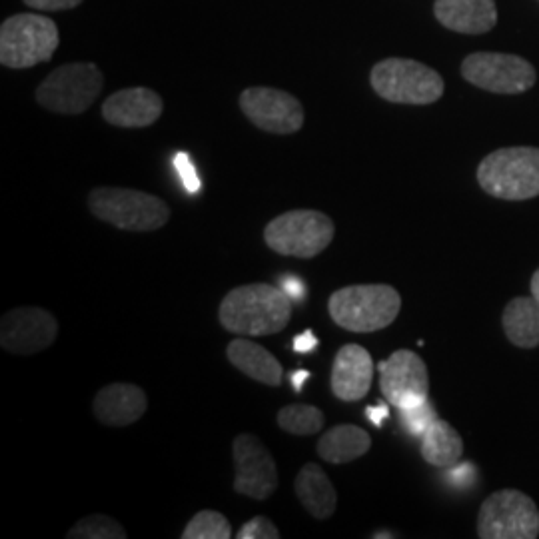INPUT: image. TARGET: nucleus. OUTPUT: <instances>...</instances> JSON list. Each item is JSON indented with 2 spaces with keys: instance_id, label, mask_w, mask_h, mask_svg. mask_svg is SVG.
Listing matches in <instances>:
<instances>
[{
  "instance_id": "33",
  "label": "nucleus",
  "mask_w": 539,
  "mask_h": 539,
  "mask_svg": "<svg viewBox=\"0 0 539 539\" xmlns=\"http://www.w3.org/2000/svg\"><path fill=\"white\" fill-rule=\"evenodd\" d=\"M316 346H318V340H316V336H314L310 330L304 332L302 336H298V338L294 340V350L300 352V354H308V352H312Z\"/></svg>"
},
{
  "instance_id": "17",
  "label": "nucleus",
  "mask_w": 539,
  "mask_h": 539,
  "mask_svg": "<svg viewBox=\"0 0 539 539\" xmlns=\"http://www.w3.org/2000/svg\"><path fill=\"white\" fill-rule=\"evenodd\" d=\"M148 408V398L142 388L134 384H110L104 386L92 404L94 416L100 424L112 428H124L136 424Z\"/></svg>"
},
{
  "instance_id": "15",
  "label": "nucleus",
  "mask_w": 539,
  "mask_h": 539,
  "mask_svg": "<svg viewBox=\"0 0 539 539\" xmlns=\"http://www.w3.org/2000/svg\"><path fill=\"white\" fill-rule=\"evenodd\" d=\"M164 110V100L158 92L134 86L110 94L102 104V116L108 124L118 128H146L152 126Z\"/></svg>"
},
{
  "instance_id": "5",
  "label": "nucleus",
  "mask_w": 539,
  "mask_h": 539,
  "mask_svg": "<svg viewBox=\"0 0 539 539\" xmlns=\"http://www.w3.org/2000/svg\"><path fill=\"white\" fill-rule=\"evenodd\" d=\"M374 92L394 104L426 106L444 96L446 84L440 72L412 58H384L370 72Z\"/></svg>"
},
{
  "instance_id": "16",
  "label": "nucleus",
  "mask_w": 539,
  "mask_h": 539,
  "mask_svg": "<svg viewBox=\"0 0 539 539\" xmlns=\"http://www.w3.org/2000/svg\"><path fill=\"white\" fill-rule=\"evenodd\" d=\"M374 382V360L358 344L338 350L332 366V392L342 402H360L368 396Z\"/></svg>"
},
{
  "instance_id": "6",
  "label": "nucleus",
  "mask_w": 539,
  "mask_h": 539,
  "mask_svg": "<svg viewBox=\"0 0 539 539\" xmlns=\"http://www.w3.org/2000/svg\"><path fill=\"white\" fill-rule=\"evenodd\" d=\"M60 44L52 18L34 12L8 16L0 26V64L6 68H32L48 62Z\"/></svg>"
},
{
  "instance_id": "7",
  "label": "nucleus",
  "mask_w": 539,
  "mask_h": 539,
  "mask_svg": "<svg viewBox=\"0 0 539 539\" xmlns=\"http://www.w3.org/2000/svg\"><path fill=\"white\" fill-rule=\"evenodd\" d=\"M334 220L320 210H290L264 228V242L280 256L310 260L334 240Z\"/></svg>"
},
{
  "instance_id": "20",
  "label": "nucleus",
  "mask_w": 539,
  "mask_h": 539,
  "mask_svg": "<svg viewBox=\"0 0 539 539\" xmlns=\"http://www.w3.org/2000/svg\"><path fill=\"white\" fill-rule=\"evenodd\" d=\"M294 492L312 518L328 520L334 516L338 506V494L320 466L306 464L296 476Z\"/></svg>"
},
{
  "instance_id": "25",
  "label": "nucleus",
  "mask_w": 539,
  "mask_h": 539,
  "mask_svg": "<svg viewBox=\"0 0 539 539\" xmlns=\"http://www.w3.org/2000/svg\"><path fill=\"white\" fill-rule=\"evenodd\" d=\"M232 528L226 516L214 510L198 512L184 528L182 539H230Z\"/></svg>"
},
{
  "instance_id": "19",
  "label": "nucleus",
  "mask_w": 539,
  "mask_h": 539,
  "mask_svg": "<svg viewBox=\"0 0 539 539\" xmlns=\"http://www.w3.org/2000/svg\"><path fill=\"white\" fill-rule=\"evenodd\" d=\"M226 356L230 364L238 368L242 374H246L248 378L270 388H278L282 384L284 370L280 362L260 344L252 340H244V338L232 340L226 348Z\"/></svg>"
},
{
  "instance_id": "14",
  "label": "nucleus",
  "mask_w": 539,
  "mask_h": 539,
  "mask_svg": "<svg viewBox=\"0 0 539 539\" xmlns=\"http://www.w3.org/2000/svg\"><path fill=\"white\" fill-rule=\"evenodd\" d=\"M58 334L56 318L36 306H20L2 316L0 346L14 356H32L54 344Z\"/></svg>"
},
{
  "instance_id": "22",
  "label": "nucleus",
  "mask_w": 539,
  "mask_h": 539,
  "mask_svg": "<svg viewBox=\"0 0 539 539\" xmlns=\"http://www.w3.org/2000/svg\"><path fill=\"white\" fill-rule=\"evenodd\" d=\"M508 340L524 350L539 346V302L534 296H522L508 302L502 316Z\"/></svg>"
},
{
  "instance_id": "28",
  "label": "nucleus",
  "mask_w": 539,
  "mask_h": 539,
  "mask_svg": "<svg viewBox=\"0 0 539 539\" xmlns=\"http://www.w3.org/2000/svg\"><path fill=\"white\" fill-rule=\"evenodd\" d=\"M280 538V530L264 516H256L252 518L248 524H244L240 528V532L236 534V539H278Z\"/></svg>"
},
{
  "instance_id": "2",
  "label": "nucleus",
  "mask_w": 539,
  "mask_h": 539,
  "mask_svg": "<svg viewBox=\"0 0 539 539\" xmlns=\"http://www.w3.org/2000/svg\"><path fill=\"white\" fill-rule=\"evenodd\" d=\"M402 310V296L388 284H360L336 290L330 296L332 320L354 334H372L394 324Z\"/></svg>"
},
{
  "instance_id": "29",
  "label": "nucleus",
  "mask_w": 539,
  "mask_h": 539,
  "mask_svg": "<svg viewBox=\"0 0 539 539\" xmlns=\"http://www.w3.org/2000/svg\"><path fill=\"white\" fill-rule=\"evenodd\" d=\"M84 0H24L26 6L34 10H46V12H58V10H72L80 6Z\"/></svg>"
},
{
  "instance_id": "34",
  "label": "nucleus",
  "mask_w": 539,
  "mask_h": 539,
  "mask_svg": "<svg viewBox=\"0 0 539 539\" xmlns=\"http://www.w3.org/2000/svg\"><path fill=\"white\" fill-rule=\"evenodd\" d=\"M310 378V372H306V370H300V372H296L294 376H292V384H294V390L296 392H302V386H304V382Z\"/></svg>"
},
{
  "instance_id": "9",
  "label": "nucleus",
  "mask_w": 539,
  "mask_h": 539,
  "mask_svg": "<svg viewBox=\"0 0 539 539\" xmlns=\"http://www.w3.org/2000/svg\"><path fill=\"white\" fill-rule=\"evenodd\" d=\"M478 538L538 539L536 502L518 490H500L492 494L478 512Z\"/></svg>"
},
{
  "instance_id": "3",
  "label": "nucleus",
  "mask_w": 539,
  "mask_h": 539,
  "mask_svg": "<svg viewBox=\"0 0 539 539\" xmlns=\"http://www.w3.org/2000/svg\"><path fill=\"white\" fill-rule=\"evenodd\" d=\"M482 190L494 198L522 202L539 196V148L508 146L488 154L478 166Z\"/></svg>"
},
{
  "instance_id": "12",
  "label": "nucleus",
  "mask_w": 539,
  "mask_h": 539,
  "mask_svg": "<svg viewBox=\"0 0 539 539\" xmlns=\"http://www.w3.org/2000/svg\"><path fill=\"white\" fill-rule=\"evenodd\" d=\"M380 390L388 404L398 410L420 406L430 394V376L426 362L410 352L398 350L388 360L378 364Z\"/></svg>"
},
{
  "instance_id": "27",
  "label": "nucleus",
  "mask_w": 539,
  "mask_h": 539,
  "mask_svg": "<svg viewBox=\"0 0 539 539\" xmlns=\"http://www.w3.org/2000/svg\"><path fill=\"white\" fill-rule=\"evenodd\" d=\"M400 418H402L404 428L412 436L422 438L426 434V430L432 426V422L438 420V414H436V408L430 404V400H426L420 406H414V408H408V410H400Z\"/></svg>"
},
{
  "instance_id": "35",
  "label": "nucleus",
  "mask_w": 539,
  "mask_h": 539,
  "mask_svg": "<svg viewBox=\"0 0 539 539\" xmlns=\"http://www.w3.org/2000/svg\"><path fill=\"white\" fill-rule=\"evenodd\" d=\"M532 296L539 302V268L536 270V274L532 276Z\"/></svg>"
},
{
  "instance_id": "11",
  "label": "nucleus",
  "mask_w": 539,
  "mask_h": 539,
  "mask_svg": "<svg viewBox=\"0 0 539 539\" xmlns=\"http://www.w3.org/2000/svg\"><path fill=\"white\" fill-rule=\"evenodd\" d=\"M240 110L260 130L270 134H294L304 126L302 102L286 90L252 86L240 94Z\"/></svg>"
},
{
  "instance_id": "30",
  "label": "nucleus",
  "mask_w": 539,
  "mask_h": 539,
  "mask_svg": "<svg viewBox=\"0 0 539 539\" xmlns=\"http://www.w3.org/2000/svg\"><path fill=\"white\" fill-rule=\"evenodd\" d=\"M176 166H178V170H180V174H182V178H184L188 190H190V192H196L200 184H198L196 174H194V170H192V166H190V162H188V156H186V154H178V156H176Z\"/></svg>"
},
{
  "instance_id": "8",
  "label": "nucleus",
  "mask_w": 539,
  "mask_h": 539,
  "mask_svg": "<svg viewBox=\"0 0 539 539\" xmlns=\"http://www.w3.org/2000/svg\"><path fill=\"white\" fill-rule=\"evenodd\" d=\"M104 88V74L92 62H70L52 70L36 88V102L56 114H82Z\"/></svg>"
},
{
  "instance_id": "32",
  "label": "nucleus",
  "mask_w": 539,
  "mask_h": 539,
  "mask_svg": "<svg viewBox=\"0 0 539 539\" xmlns=\"http://www.w3.org/2000/svg\"><path fill=\"white\" fill-rule=\"evenodd\" d=\"M366 416H368V420L374 424V426H382L384 424V420H388V416H390V408H388V404H376V406H370L368 410H366Z\"/></svg>"
},
{
  "instance_id": "23",
  "label": "nucleus",
  "mask_w": 539,
  "mask_h": 539,
  "mask_svg": "<svg viewBox=\"0 0 539 539\" xmlns=\"http://www.w3.org/2000/svg\"><path fill=\"white\" fill-rule=\"evenodd\" d=\"M464 456L462 436L446 422L434 420L422 436V458L434 468H456Z\"/></svg>"
},
{
  "instance_id": "18",
  "label": "nucleus",
  "mask_w": 539,
  "mask_h": 539,
  "mask_svg": "<svg viewBox=\"0 0 539 539\" xmlns=\"http://www.w3.org/2000/svg\"><path fill=\"white\" fill-rule=\"evenodd\" d=\"M434 14L442 26L460 34H484L498 24L496 0H436Z\"/></svg>"
},
{
  "instance_id": "21",
  "label": "nucleus",
  "mask_w": 539,
  "mask_h": 539,
  "mask_svg": "<svg viewBox=\"0 0 539 539\" xmlns=\"http://www.w3.org/2000/svg\"><path fill=\"white\" fill-rule=\"evenodd\" d=\"M372 448V438L366 430L354 424L330 428L318 442V456L328 464H348L366 456Z\"/></svg>"
},
{
  "instance_id": "31",
  "label": "nucleus",
  "mask_w": 539,
  "mask_h": 539,
  "mask_svg": "<svg viewBox=\"0 0 539 539\" xmlns=\"http://www.w3.org/2000/svg\"><path fill=\"white\" fill-rule=\"evenodd\" d=\"M280 288L292 298V300H302L304 298V292H306V288H304V284L298 280V278H282L280 280Z\"/></svg>"
},
{
  "instance_id": "10",
  "label": "nucleus",
  "mask_w": 539,
  "mask_h": 539,
  "mask_svg": "<svg viewBox=\"0 0 539 539\" xmlns=\"http://www.w3.org/2000/svg\"><path fill=\"white\" fill-rule=\"evenodd\" d=\"M460 70L470 84L494 94H522L538 80L530 60L504 52H474L464 58Z\"/></svg>"
},
{
  "instance_id": "36",
  "label": "nucleus",
  "mask_w": 539,
  "mask_h": 539,
  "mask_svg": "<svg viewBox=\"0 0 539 539\" xmlns=\"http://www.w3.org/2000/svg\"><path fill=\"white\" fill-rule=\"evenodd\" d=\"M394 538V534H374V539Z\"/></svg>"
},
{
  "instance_id": "24",
  "label": "nucleus",
  "mask_w": 539,
  "mask_h": 539,
  "mask_svg": "<svg viewBox=\"0 0 539 539\" xmlns=\"http://www.w3.org/2000/svg\"><path fill=\"white\" fill-rule=\"evenodd\" d=\"M324 412L310 404H290L278 412V426L292 436H314L324 428Z\"/></svg>"
},
{
  "instance_id": "26",
  "label": "nucleus",
  "mask_w": 539,
  "mask_h": 539,
  "mask_svg": "<svg viewBox=\"0 0 539 539\" xmlns=\"http://www.w3.org/2000/svg\"><path fill=\"white\" fill-rule=\"evenodd\" d=\"M68 539H124V528L104 514H92L82 518L70 532Z\"/></svg>"
},
{
  "instance_id": "4",
  "label": "nucleus",
  "mask_w": 539,
  "mask_h": 539,
  "mask_svg": "<svg viewBox=\"0 0 539 539\" xmlns=\"http://www.w3.org/2000/svg\"><path fill=\"white\" fill-rule=\"evenodd\" d=\"M88 210L126 232H154L170 220V208L162 198L132 188H94L88 194Z\"/></svg>"
},
{
  "instance_id": "1",
  "label": "nucleus",
  "mask_w": 539,
  "mask_h": 539,
  "mask_svg": "<svg viewBox=\"0 0 539 539\" xmlns=\"http://www.w3.org/2000/svg\"><path fill=\"white\" fill-rule=\"evenodd\" d=\"M294 300L270 284H246L230 290L220 302L218 318L224 330L258 338L280 334L292 320Z\"/></svg>"
},
{
  "instance_id": "13",
  "label": "nucleus",
  "mask_w": 539,
  "mask_h": 539,
  "mask_svg": "<svg viewBox=\"0 0 539 539\" xmlns=\"http://www.w3.org/2000/svg\"><path fill=\"white\" fill-rule=\"evenodd\" d=\"M236 466L234 490L252 500H268L278 488V468L268 448L254 434H240L232 442Z\"/></svg>"
}]
</instances>
